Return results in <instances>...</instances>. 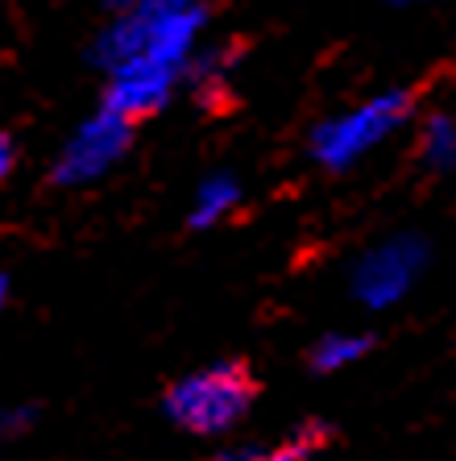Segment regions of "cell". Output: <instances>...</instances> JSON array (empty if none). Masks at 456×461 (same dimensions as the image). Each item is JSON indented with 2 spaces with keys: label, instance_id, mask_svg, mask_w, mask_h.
<instances>
[{
  "label": "cell",
  "instance_id": "6da1fadb",
  "mask_svg": "<svg viewBox=\"0 0 456 461\" xmlns=\"http://www.w3.org/2000/svg\"><path fill=\"white\" fill-rule=\"evenodd\" d=\"M257 386L254 375L241 362H216L208 370L179 378L166 391V416L179 429L195 432V437H220L233 424H241V416L254 403Z\"/></svg>",
  "mask_w": 456,
  "mask_h": 461
},
{
  "label": "cell",
  "instance_id": "7a4b0ae2",
  "mask_svg": "<svg viewBox=\"0 0 456 461\" xmlns=\"http://www.w3.org/2000/svg\"><path fill=\"white\" fill-rule=\"evenodd\" d=\"M411 113V92H390V96L370 100L365 108L349 113V117L332 121L316 133V158L324 167H344L361 150H370L373 141H382L398 121Z\"/></svg>",
  "mask_w": 456,
  "mask_h": 461
},
{
  "label": "cell",
  "instance_id": "3957f363",
  "mask_svg": "<svg viewBox=\"0 0 456 461\" xmlns=\"http://www.w3.org/2000/svg\"><path fill=\"white\" fill-rule=\"evenodd\" d=\"M424 241L419 237H398V241H386L373 254H365L353 270V291H357L361 303L370 308H386V303L403 300L411 291L415 275L424 270Z\"/></svg>",
  "mask_w": 456,
  "mask_h": 461
},
{
  "label": "cell",
  "instance_id": "277c9868",
  "mask_svg": "<svg viewBox=\"0 0 456 461\" xmlns=\"http://www.w3.org/2000/svg\"><path fill=\"white\" fill-rule=\"evenodd\" d=\"M125 129L129 121L117 117L112 108H108V117L96 121V125L87 129L84 138L75 141V150L63 158V171H58V179H87V175H96L104 171L108 162L121 154V146H125Z\"/></svg>",
  "mask_w": 456,
  "mask_h": 461
},
{
  "label": "cell",
  "instance_id": "5b68a950",
  "mask_svg": "<svg viewBox=\"0 0 456 461\" xmlns=\"http://www.w3.org/2000/svg\"><path fill=\"white\" fill-rule=\"evenodd\" d=\"M328 429L324 424H303V429L287 432L282 440H270V445H245V449H228L212 461H308L324 449Z\"/></svg>",
  "mask_w": 456,
  "mask_h": 461
},
{
  "label": "cell",
  "instance_id": "8992f818",
  "mask_svg": "<svg viewBox=\"0 0 456 461\" xmlns=\"http://www.w3.org/2000/svg\"><path fill=\"white\" fill-rule=\"evenodd\" d=\"M370 354V337H357V333H332L324 337V341L311 349V366L316 370H344V366H353L357 357Z\"/></svg>",
  "mask_w": 456,
  "mask_h": 461
},
{
  "label": "cell",
  "instance_id": "52a82bcc",
  "mask_svg": "<svg viewBox=\"0 0 456 461\" xmlns=\"http://www.w3.org/2000/svg\"><path fill=\"white\" fill-rule=\"evenodd\" d=\"M237 183L233 179H212L200 187V200H195V212H192V225H216L224 216L237 208Z\"/></svg>",
  "mask_w": 456,
  "mask_h": 461
},
{
  "label": "cell",
  "instance_id": "ba28073f",
  "mask_svg": "<svg viewBox=\"0 0 456 461\" xmlns=\"http://www.w3.org/2000/svg\"><path fill=\"white\" fill-rule=\"evenodd\" d=\"M424 158L432 162L435 171H448V167H452V117H448V113H440V117L427 121Z\"/></svg>",
  "mask_w": 456,
  "mask_h": 461
},
{
  "label": "cell",
  "instance_id": "9c48e42d",
  "mask_svg": "<svg viewBox=\"0 0 456 461\" xmlns=\"http://www.w3.org/2000/svg\"><path fill=\"white\" fill-rule=\"evenodd\" d=\"M9 171H13V146H9V138L0 133V183L9 179Z\"/></svg>",
  "mask_w": 456,
  "mask_h": 461
},
{
  "label": "cell",
  "instance_id": "30bf717a",
  "mask_svg": "<svg viewBox=\"0 0 456 461\" xmlns=\"http://www.w3.org/2000/svg\"><path fill=\"white\" fill-rule=\"evenodd\" d=\"M0 303H4V279H0Z\"/></svg>",
  "mask_w": 456,
  "mask_h": 461
}]
</instances>
